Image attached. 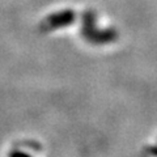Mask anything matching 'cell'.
Returning a JSON list of instances; mask_svg holds the SVG:
<instances>
[{"instance_id": "obj_1", "label": "cell", "mask_w": 157, "mask_h": 157, "mask_svg": "<svg viewBox=\"0 0 157 157\" xmlns=\"http://www.w3.org/2000/svg\"><path fill=\"white\" fill-rule=\"evenodd\" d=\"M9 157H29V156H28V155H25V153H22V152L14 151V152H12V153L9 155Z\"/></svg>"}]
</instances>
